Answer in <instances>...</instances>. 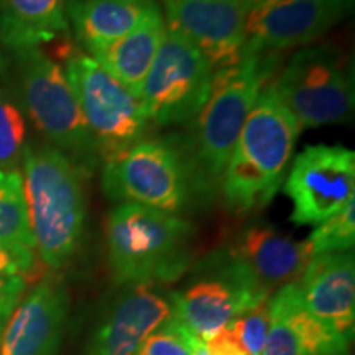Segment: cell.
<instances>
[{
  "mask_svg": "<svg viewBox=\"0 0 355 355\" xmlns=\"http://www.w3.org/2000/svg\"><path fill=\"white\" fill-rule=\"evenodd\" d=\"M170 316V296L158 285L125 286L92 334L86 355H135Z\"/></svg>",
  "mask_w": 355,
  "mask_h": 355,
  "instance_id": "9a60e30c",
  "label": "cell"
},
{
  "mask_svg": "<svg viewBox=\"0 0 355 355\" xmlns=\"http://www.w3.org/2000/svg\"><path fill=\"white\" fill-rule=\"evenodd\" d=\"M314 255L352 252L355 243V199L316 225L308 239Z\"/></svg>",
  "mask_w": 355,
  "mask_h": 355,
  "instance_id": "cb8c5ba5",
  "label": "cell"
},
{
  "mask_svg": "<svg viewBox=\"0 0 355 355\" xmlns=\"http://www.w3.org/2000/svg\"><path fill=\"white\" fill-rule=\"evenodd\" d=\"M270 56L243 53L237 64L214 73L211 94L194 119L193 137L184 148H180L191 194L204 199L220 189L243 123L273 73Z\"/></svg>",
  "mask_w": 355,
  "mask_h": 355,
  "instance_id": "6da1fadb",
  "label": "cell"
},
{
  "mask_svg": "<svg viewBox=\"0 0 355 355\" xmlns=\"http://www.w3.org/2000/svg\"><path fill=\"white\" fill-rule=\"evenodd\" d=\"M157 10L155 0H69L68 20L78 42L92 55L125 37Z\"/></svg>",
  "mask_w": 355,
  "mask_h": 355,
  "instance_id": "d6986e66",
  "label": "cell"
},
{
  "mask_svg": "<svg viewBox=\"0 0 355 355\" xmlns=\"http://www.w3.org/2000/svg\"><path fill=\"white\" fill-rule=\"evenodd\" d=\"M21 105L37 130L84 171L99 165V153L64 69L40 48L15 51Z\"/></svg>",
  "mask_w": 355,
  "mask_h": 355,
  "instance_id": "5b68a950",
  "label": "cell"
},
{
  "mask_svg": "<svg viewBox=\"0 0 355 355\" xmlns=\"http://www.w3.org/2000/svg\"><path fill=\"white\" fill-rule=\"evenodd\" d=\"M313 257L308 241H293L273 225L254 222L204 263L257 301H268L279 288L300 279Z\"/></svg>",
  "mask_w": 355,
  "mask_h": 355,
  "instance_id": "ba28073f",
  "label": "cell"
},
{
  "mask_svg": "<svg viewBox=\"0 0 355 355\" xmlns=\"http://www.w3.org/2000/svg\"><path fill=\"white\" fill-rule=\"evenodd\" d=\"M0 243L20 254H35L20 171L0 170Z\"/></svg>",
  "mask_w": 355,
  "mask_h": 355,
  "instance_id": "7402d4cb",
  "label": "cell"
},
{
  "mask_svg": "<svg viewBox=\"0 0 355 355\" xmlns=\"http://www.w3.org/2000/svg\"><path fill=\"white\" fill-rule=\"evenodd\" d=\"M0 63H2V60H0Z\"/></svg>",
  "mask_w": 355,
  "mask_h": 355,
  "instance_id": "d6a6232c",
  "label": "cell"
},
{
  "mask_svg": "<svg viewBox=\"0 0 355 355\" xmlns=\"http://www.w3.org/2000/svg\"><path fill=\"white\" fill-rule=\"evenodd\" d=\"M260 2H263V0H247V3H248V8H250V7H254V6H257V3H260Z\"/></svg>",
  "mask_w": 355,
  "mask_h": 355,
  "instance_id": "4dcf8cb0",
  "label": "cell"
},
{
  "mask_svg": "<svg viewBox=\"0 0 355 355\" xmlns=\"http://www.w3.org/2000/svg\"><path fill=\"white\" fill-rule=\"evenodd\" d=\"M2 326H3V319L0 318V336H2Z\"/></svg>",
  "mask_w": 355,
  "mask_h": 355,
  "instance_id": "1f68e13d",
  "label": "cell"
},
{
  "mask_svg": "<svg viewBox=\"0 0 355 355\" xmlns=\"http://www.w3.org/2000/svg\"><path fill=\"white\" fill-rule=\"evenodd\" d=\"M26 288V278L20 275L0 273V318L6 321L19 304Z\"/></svg>",
  "mask_w": 355,
  "mask_h": 355,
  "instance_id": "4316f807",
  "label": "cell"
},
{
  "mask_svg": "<svg viewBox=\"0 0 355 355\" xmlns=\"http://www.w3.org/2000/svg\"><path fill=\"white\" fill-rule=\"evenodd\" d=\"M166 33L162 8L117 42L101 48L92 56L105 73L117 79L128 92L139 99L141 86L152 68L159 44ZM140 101V99H139Z\"/></svg>",
  "mask_w": 355,
  "mask_h": 355,
  "instance_id": "ffe728a7",
  "label": "cell"
},
{
  "mask_svg": "<svg viewBox=\"0 0 355 355\" xmlns=\"http://www.w3.org/2000/svg\"><path fill=\"white\" fill-rule=\"evenodd\" d=\"M352 0H263L248 8L245 46L273 55L316 42L347 15Z\"/></svg>",
  "mask_w": 355,
  "mask_h": 355,
  "instance_id": "7c38bea8",
  "label": "cell"
},
{
  "mask_svg": "<svg viewBox=\"0 0 355 355\" xmlns=\"http://www.w3.org/2000/svg\"><path fill=\"white\" fill-rule=\"evenodd\" d=\"M68 313V288L60 279L44 278L8 316L0 355H58Z\"/></svg>",
  "mask_w": 355,
  "mask_h": 355,
  "instance_id": "5bb4252c",
  "label": "cell"
},
{
  "mask_svg": "<svg viewBox=\"0 0 355 355\" xmlns=\"http://www.w3.org/2000/svg\"><path fill=\"white\" fill-rule=\"evenodd\" d=\"M214 69L183 35L166 28L140 91L150 123L183 125L198 117L211 94Z\"/></svg>",
  "mask_w": 355,
  "mask_h": 355,
  "instance_id": "30bf717a",
  "label": "cell"
},
{
  "mask_svg": "<svg viewBox=\"0 0 355 355\" xmlns=\"http://www.w3.org/2000/svg\"><path fill=\"white\" fill-rule=\"evenodd\" d=\"M207 355H248L227 324L204 343Z\"/></svg>",
  "mask_w": 355,
  "mask_h": 355,
  "instance_id": "f1b7e54d",
  "label": "cell"
},
{
  "mask_svg": "<svg viewBox=\"0 0 355 355\" xmlns=\"http://www.w3.org/2000/svg\"><path fill=\"white\" fill-rule=\"evenodd\" d=\"M270 301V300H268ZM268 301L257 304L229 322L230 329L248 355H260L270 329V304Z\"/></svg>",
  "mask_w": 355,
  "mask_h": 355,
  "instance_id": "484cf974",
  "label": "cell"
},
{
  "mask_svg": "<svg viewBox=\"0 0 355 355\" xmlns=\"http://www.w3.org/2000/svg\"><path fill=\"white\" fill-rule=\"evenodd\" d=\"M198 343L196 336L170 316L146 337L135 355H194Z\"/></svg>",
  "mask_w": 355,
  "mask_h": 355,
  "instance_id": "d4e9b609",
  "label": "cell"
},
{
  "mask_svg": "<svg viewBox=\"0 0 355 355\" xmlns=\"http://www.w3.org/2000/svg\"><path fill=\"white\" fill-rule=\"evenodd\" d=\"M21 170L35 252L48 268H63L83 239L86 171L51 145H26Z\"/></svg>",
  "mask_w": 355,
  "mask_h": 355,
  "instance_id": "3957f363",
  "label": "cell"
},
{
  "mask_svg": "<svg viewBox=\"0 0 355 355\" xmlns=\"http://www.w3.org/2000/svg\"><path fill=\"white\" fill-rule=\"evenodd\" d=\"M162 3L166 28L193 43L214 73L242 60L247 0H162Z\"/></svg>",
  "mask_w": 355,
  "mask_h": 355,
  "instance_id": "4fadbf2b",
  "label": "cell"
},
{
  "mask_svg": "<svg viewBox=\"0 0 355 355\" xmlns=\"http://www.w3.org/2000/svg\"><path fill=\"white\" fill-rule=\"evenodd\" d=\"M102 189L119 204H139L175 216L193 196L180 148L168 140H140L104 159Z\"/></svg>",
  "mask_w": 355,
  "mask_h": 355,
  "instance_id": "52a82bcc",
  "label": "cell"
},
{
  "mask_svg": "<svg viewBox=\"0 0 355 355\" xmlns=\"http://www.w3.org/2000/svg\"><path fill=\"white\" fill-rule=\"evenodd\" d=\"M64 73L94 140L99 158L107 159L144 140L148 119L141 102L87 53L68 48Z\"/></svg>",
  "mask_w": 355,
  "mask_h": 355,
  "instance_id": "8992f818",
  "label": "cell"
},
{
  "mask_svg": "<svg viewBox=\"0 0 355 355\" xmlns=\"http://www.w3.org/2000/svg\"><path fill=\"white\" fill-rule=\"evenodd\" d=\"M26 148V122L19 105L0 89V170L19 171Z\"/></svg>",
  "mask_w": 355,
  "mask_h": 355,
  "instance_id": "603a6c76",
  "label": "cell"
},
{
  "mask_svg": "<svg viewBox=\"0 0 355 355\" xmlns=\"http://www.w3.org/2000/svg\"><path fill=\"white\" fill-rule=\"evenodd\" d=\"M69 0H0V43L12 51L40 48L66 35Z\"/></svg>",
  "mask_w": 355,
  "mask_h": 355,
  "instance_id": "44dd1931",
  "label": "cell"
},
{
  "mask_svg": "<svg viewBox=\"0 0 355 355\" xmlns=\"http://www.w3.org/2000/svg\"><path fill=\"white\" fill-rule=\"evenodd\" d=\"M272 86L301 128L344 123L352 117V79L336 48H301Z\"/></svg>",
  "mask_w": 355,
  "mask_h": 355,
  "instance_id": "9c48e42d",
  "label": "cell"
},
{
  "mask_svg": "<svg viewBox=\"0 0 355 355\" xmlns=\"http://www.w3.org/2000/svg\"><path fill=\"white\" fill-rule=\"evenodd\" d=\"M268 304L270 329L260 355H347L350 339L304 308L295 283L279 288Z\"/></svg>",
  "mask_w": 355,
  "mask_h": 355,
  "instance_id": "e0dca14e",
  "label": "cell"
},
{
  "mask_svg": "<svg viewBox=\"0 0 355 355\" xmlns=\"http://www.w3.org/2000/svg\"><path fill=\"white\" fill-rule=\"evenodd\" d=\"M198 282L186 290L171 293L170 303L171 316L202 343L245 311L260 304L219 273L198 266Z\"/></svg>",
  "mask_w": 355,
  "mask_h": 355,
  "instance_id": "ac0fdd59",
  "label": "cell"
},
{
  "mask_svg": "<svg viewBox=\"0 0 355 355\" xmlns=\"http://www.w3.org/2000/svg\"><path fill=\"white\" fill-rule=\"evenodd\" d=\"M194 355H207L206 349H204V343H202V340H199V343H198L196 349H194Z\"/></svg>",
  "mask_w": 355,
  "mask_h": 355,
  "instance_id": "f546056e",
  "label": "cell"
},
{
  "mask_svg": "<svg viewBox=\"0 0 355 355\" xmlns=\"http://www.w3.org/2000/svg\"><path fill=\"white\" fill-rule=\"evenodd\" d=\"M105 237L117 285L159 286L176 282L189 268L194 227L180 216L122 202L110 211Z\"/></svg>",
  "mask_w": 355,
  "mask_h": 355,
  "instance_id": "277c9868",
  "label": "cell"
},
{
  "mask_svg": "<svg viewBox=\"0 0 355 355\" xmlns=\"http://www.w3.org/2000/svg\"><path fill=\"white\" fill-rule=\"evenodd\" d=\"M300 123L272 84L257 97L230 153L220 191L230 211L252 212L272 202L290 166Z\"/></svg>",
  "mask_w": 355,
  "mask_h": 355,
  "instance_id": "7a4b0ae2",
  "label": "cell"
},
{
  "mask_svg": "<svg viewBox=\"0 0 355 355\" xmlns=\"http://www.w3.org/2000/svg\"><path fill=\"white\" fill-rule=\"evenodd\" d=\"M291 222L318 225L355 199V153L339 145L308 146L285 180Z\"/></svg>",
  "mask_w": 355,
  "mask_h": 355,
  "instance_id": "8fae6325",
  "label": "cell"
},
{
  "mask_svg": "<svg viewBox=\"0 0 355 355\" xmlns=\"http://www.w3.org/2000/svg\"><path fill=\"white\" fill-rule=\"evenodd\" d=\"M306 309L324 326L352 339L355 321V261L352 252L314 255L295 282Z\"/></svg>",
  "mask_w": 355,
  "mask_h": 355,
  "instance_id": "2e32d148",
  "label": "cell"
},
{
  "mask_svg": "<svg viewBox=\"0 0 355 355\" xmlns=\"http://www.w3.org/2000/svg\"><path fill=\"white\" fill-rule=\"evenodd\" d=\"M37 266V255L20 254L0 243V273L28 277Z\"/></svg>",
  "mask_w": 355,
  "mask_h": 355,
  "instance_id": "83f0119b",
  "label": "cell"
}]
</instances>
